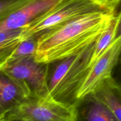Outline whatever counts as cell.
Masks as SVG:
<instances>
[{
	"mask_svg": "<svg viewBox=\"0 0 121 121\" xmlns=\"http://www.w3.org/2000/svg\"><path fill=\"white\" fill-rule=\"evenodd\" d=\"M75 106L56 100L52 96H30L8 112L2 121H74Z\"/></svg>",
	"mask_w": 121,
	"mask_h": 121,
	"instance_id": "4",
	"label": "cell"
},
{
	"mask_svg": "<svg viewBox=\"0 0 121 121\" xmlns=\"http://www.w3.org/2000/svg\"><path fill=\"white\" fill-rule=\"evenodd\" d=\"M31 96L30 90L24 83L11 78L0 70V119L1 121L8 112Z\"/></svg>",
	"mask_w": 121,
	"mask_h": 121,
	"instance_id": "8",
	"label": "cell"
},
{
	"mask_svg": "<svg viewBox=\"0 0 121 121\" xmlns=\"http://www.w3.org/2000/svg\"><path fill=\"white\" fill-rule=\"evenodd\" d=\"M63 0H30L0 20V32L23 28L55 7Z\"/></svg>",
	"mask_w": 121,
	"mask_h": 121,
	"instance_id": "7",
	"label": "cell"
},
{
	"mask_svg": "<svg viewBox=\"0 0 121 121\" xmlns=\"http://www.w3.org/2000/svg\"><path fill=\"white\" fill-rule=\"evenodd\" d=\"M92 94L107 106L118 121H121V84L112 76L105 79Z\"/></svg>",
	"mask_w": 121,
	"mask_h": 121,
	"instance_id": "10",
	"label": "cell"
},
{
	"mask_svg": "<svg viewBox=\"0 0 121 121\" xmlns=\"http://www.w3.org/2000/svg\"><path fill=\"white\" fill-rule=\"evenodd\" d=\"M95 43L74 55L56 62L48 83L49 94L56 100L76 104L79 90L92 68L90 64Z\"/></svg>",
	"mask_w": 121,
	"mask_h": 121,
	"instance_id": "2",
	"label": "cell"
},
{
	"mask_svg": "<svg viewBox=\"0 0 121 121\" xmlns=\"http://www.w3.org/2000/svg\"><path fill=\"white\" fill-rule=\"evenodd\" d=\"M30 0H0V20L20 8Z\"/></svg>",
	"mask_w": 121,
	"mask_h": 121,
	"instance_id": "14",
	"label": "cell"
},
{
	"mask_svg": "<svg viewBox=\"0 0 121 121\" xmlns=\"http://www.w3.org/2000/svg\"><path fill=\"white\" fill-rule=\"evenodd\" d=\"M50 64L37 62L34 58L8 61L0 70L11 78L24 83L33 96H50L48 83Z\"/></svg>",
	"mask_w": 121,
	"mask_h": 121,
	"instance_id": "5",
	"label": "cell"
},
{
	"mask_svg": "<svg viewBox=\"0 0 121 121\" xmlns=\"http://www.w3.org/2000/svg\"><path fill=\"white\" fill-rule=\"evenodd\" d=\"M22 28L0 32V68L6 64L16 47L22 42Z\"/></svg>",
	"mask_w": 121,
	"mask_h": 121,
	"instance_id": "12",
	"label": "cell"
},
{
	"mask_svg": "<svg viewBox=\"0 0 121 121\" xmlns=\"http://www.w3.org/2000/svg\"><path fill=\"white\" fill-rule=\"evenodd\" d=\"M117 13L95 12L42 33L37 37L34 59L52 64L77 54L97 41Z\"/></svg>",
	"mask_w": 121,
	"mask_h": 121,
	"instance_id": "1",
	"label": "cell"
},
{
	"mask_svg": "<svg viewBox=\"0 0 121 121\" xmlns=\"http://www.w3.org/2000/svg\"><path fill=\"white\" fill-rule=\"evenodd\" d=\"M117 13H118V15H119V26H118V32H117V36H120L121 38V5ZM118 64H120L121 65V52L120 58H119V61Z\"/></svg>",
	"mask_w": 121,
	"mask_h": 121,
	"instance_id": "16",
	"label": "cell"
},
{
	"mask_svg": "<svg viewBox=\"0 0 121 121\" xmlns=\"http://www.w3.org/2000/svg\"><path fill=\"white\" fill-rule=\"evenodd\" d=\"M36 37L22 40L16 47L7 62L34 58L36 52Z\"/></svg>",
	"mask_w": 121,
	"mask_h": 121,
	"instance_id": "13",
	"label": "cell"
},
{
	"mask_svg": "<svg viewBox=\"0 0 121 121\" xmlns=\"http://www.w3.org/2000/svg\"><path fill=\"white\" fill-rule=\"evenodd\" d=\"M121 52V38L117 36L92 66L79 90L78 100L92 94L105 79L112 77L113 70L119 63Z\"/></svg>",
	"mask_w": 121,
	"mask_h": 121,
	"instance_id": "6",
	"label": "cell"
},
{
	"mask_svg": "<svg viewBox=\"0 0 121 121\" xmlns=\"http://www.w3.org/2000/svg\"><path fill=\"white\" fill-rule=\"evenodd\" d=\"M119 23V17L117 13L113 15L105 30L96 42L91 59L90 64L91 67L101 56L108 47L116 39L117 37Z\"/></svg>",
	"mask_w": 121,
	"mask_h": 121,
	"instance_id": "11",
	"label": "cell"
},
{
	"mask_svg": "<svg viewBox=\"0 0 121 121\" xmlns=\"http://www.w3.org/2000/svg\"><path fill=\"white\" fill-rule=\"evenodd\" d=\"M100 11L109 10L93 0H63L49 11L22 28L21 39L22 41L37 38L47 31L83 15Z\"/></svg>",
	"mask_w": 121,
	"mask_h": 121,
	"instance_id": "3",
	"label": "cell"
},
{
	"mask_svg": "<svg viewBox=\"0 0 121 121\" xmlns=\"http://www.w3.org/2000/svg\"><path fill=\"white\" fill-rule=\"evenodd\" d=\"M24 121V120H20V119H13V120H9V121Z\"/></svg>",
	"mask_w": 121,
	"mask_h": 121,
	"instance_id": "17",
	"label": "cell"
},
{
	"mask_svg": "<svg viewBox=\"0 0 121 121\" xmlns=\"http://www.w3.org/2000/svg\"><path fill=\"white\" fill-rule=\"evenodd\" d=\"M104 8L113 13H117L121 5V0H93Z\"/></svg>",
	"mask_w": 121,
	"mask_h": 121,
	"instance_id": "15",
	"label": "cell"
},
{
	"mask_svg": "<svg viewBox=\"0 0 121 121\" xmlns=\"http://www.w3.org/2000/svg\"><path fill=\"white\" fill-rule=\"evenodd\" d=\"M75 109L74 121H119L108 107L92 94L79 100Z\"/></svg>",
	"mask_w": 121,
	"mask_h": 121,
	"instance_id": "9",
	"label": "cell"
},
{
	"mask_svg": "<svg viewBox=\"0 0 121 121\" xmlns=\"http://www.w3.org/2000/svg\"><path fill=\"white\" fill-rule=\"evenodd\" d=\"M0 121H1V119H0Z\"/></svg>",
	"mask_w": 121,
	"mask_h": 121,
	"instance_id": "18",
	"label": "cell"
}]
</instances>
